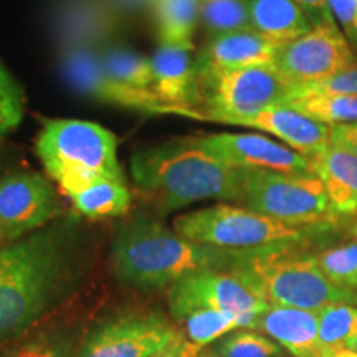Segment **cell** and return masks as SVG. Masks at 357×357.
Returning <instances> with one entry per match:
<instances>
[{"label":"cell","mask_w":357,"mask_h":357,"mask_svg":"<svg viewBox=\"0 0 357 357\" xmlns=\"http://www.w3.org/2000/svg\"><path fill=\"white\" fill-rule=\"evenodd\" d=\"M151 8L160 45L194 50L192 33L200 20V0H154Z\"/></svg>","instance_id":"24"},{"label":"cell","mask_w":357,"mask_h":357,"mask_svg":"<svg viewBox=\"0 0 357 357\" xmlns=\"http://www.w3.org/2000/svg\"><path fill=\"white\" fill-rule=\"evenodd\" d=\"M329 147L344 151L357 158V123L334 124L329 134Z\"/></svg>","instance_id":"34"},{"label":"cell","mask_w":357,"mask_h":357,"mask_svg":"<svg viewBox=\"0 0 357 357\" xmlns=\"http://www.w3.org/2000/svg\"><path fill=\"white\" fill-rule=\"evenodd\" d=\"M197 357H283V347L255 331H234L218 339Z\"/></svg>","instance_id":"29"},{"label":"cell","mask_w":357,"mask_h":357,"mask_svg":"<svg viewBox=\"0 0 357 357\" xmlns=\"http://www.w3.org/2000/svg\"><path fill=\"white\" fill-rule=\"evenodd\" d=\"M349 234H351L352 236H354V238L357 240V218H356L354 222L351 223V227H349Z\"/></svg>","instance_id":"41"},{"label":"cell","mask_w":357,"mask_h":357,"mask_svg":"<svg viewBox=\"0 0 357 357\" xmlns=\"http://www.w3.org/2000/svg\"><path fill=\"white\" fill-rule=\"evenodd\" d=\"M174 230L187 240L230 252L289 247L306 236L305 229L284 225L275 218L234 205H213L174 220Z\"/></svg>","instance_id":"6"},{"label":"cell","mask_w":357,"mask_h":357,"mask_svg":"<svg viewBox=\"0 0 357 357\" xmlns=\"http://www.w3.org/2000/svg\"><path fill=\"white\" fill-rule=\"evenodd\" d=\"M319 342L329 356L342 349L357 351V306L336 303L318 311Z\"/></svg>","instance_id":"27"},{"label":"cell","mask_w":357,"mask_h":357,"mask_svg":"<svg viewBox=\"0 0 357 357\" xmlns=\"http://www.w3.org/2000/svg\"><path fill=\"white\" fill-rule=\"evenodd\" d=\"M200 22L212 37L248 30V0H200Z\"/></svg>","instance_id":"30"},{"label":"cell","mask_w":357,"mask_h":357,"mask_svg":"<svg viewBox=\"0 0 357 357\" xmlns=\"http://www.w3.org/2000/svg\"><path fill=\"white\" fill-rule=\"evenodd\" d=\"M167 306L176 323L194 311H231L260 316L270 307L265 298L235 268L202 270L184 276L167 288Z\"/></svg>","instance_id":"10"},{"label":"cell","mask_w":357,"mask_h":357,"mask_svg":"<svg viewBox=\"0 0 357 357\" xmlns=\"http://www.w3.org/2000/svg\"><path fill=\"white\" fill-rule=\"evenodd\" d=\"M70 200L77 212L88 218L121 217L131 207V192L124 181H100Z\"/></svg>","instance_id":"25"},{"label":"cell","mask_w":357,"mask_h":357,"mask_svg":"<svg viewBox=\"0 0 357 357\" xmlns=\"http://www.w3.org/2000/svg\"><path fill=\"white\" fill-rule=\"evenodd\" d=\"M248 12L252 30L281 47L312 29L311 19L296 0H248Z\"/></svg>","instance_id":"21"},{"label":"cell","mask_w":357,"mask_h":357,"mask_svg":"<svg viewBox=\"0 0 357 357\" xmlns=\"http://www.w3.org/2000/svg\"><path fill=\"white\" fill-rule=\"evenodd\" d=\"M77 236L63 222L0 245V344L32 331L77 287Z\"/></svg>","instance_id":"1"},{"label":"cell","mask_w":357,"mask_h":357,"mask_svg":"<svg viewBox=\"0 0 357 357\" xmlns=\"http://www.w3.org/2000/svg\"><path fill=\"white\" fill-rule=\"evenodd\" d=\"M258 316L231 311H194L178 321L181 333L195 351L200 352L236 329H255Z\"/></svg>","instance_id":"23"},{"label":"cell","mask_w":357,"mask_h":357,"mask_svg":"<svg viewBox=\"0 0 357 357\" xmlns=\"http://www.w3.org/2000/svg\"><path fill=\"white\" fill-rule=\"evenodd\" d=\"M195 146L242 171L312 174V159L255 132H217L194 137Z\"/></svg>","instance_id":"13"},{"label":"cell","mask_w":357,"mask_h":357,"mask_svg":"<svg viewBox=\"0 0 357 357\" xmlns=\"http://www.w3.org/2000/svg\"><path fill=\"white\" fill-rule=\"evenodd\" d=\"M234 126L255 128L258 131L271 134L289 149L311 159L328 149L331 134V126L328 124L281 105L263 109L252 118L235 123Z\"/></svg>","instance_id":"18"},{"label":"cell","mask_w":357,"mask_h":357,"mask_svg":"<svg viewBox=\"0 0 357 357\" xmlns=\"http://www.w3.org/2000/svg\"><path fill=\"white\" fill-rule=\"evenodd\" d=\"M312 174L324 184L336 217L357 218V158L328 147L312 158Z\"/></svg>","instance_id":"20"},{"label":"cell","mask_w":357,"mask_h":357,"mask_svg":"<svg viewBox=\"0 0 357 357\" xmlns=\"http://www.w3.org/2000/svg\"><path fill=\"white\" fill-rule=\"evenodd\" d=\"M281 106L300 111L316 121L334 126V124L357 123V95L356 96H324L306 95V93H289L281 101Z\"/></svg>","instance_id":"26"},{"label":"cell","mask_w":357,"mask_h":357,"mask_svg":"<svg viewBox=\"0 0 357 357\" xmlns=\"http://www.w3.org/2000/svg\"><path fill=\"white\" fill-rule=\"evenodd\" d=\"M197 354L199 352L185 341L184 336H182L178 341H176L174 344L166 347V349L160 351L159 354H155L153 357H197Z\"/></svg>","instance_id":"37"},{"label":"cell","mask_w":357,"mask_h":357,"mask_svg":"<svg viewBox=\"0 0 357 357\" xmlns=\"http://www.w3.org/2000/svg\"><path fill=\"white\" fill-rule=\"evenodd\" d=\"M260 331L293 357H331L319 342V316L316 311L270 306L258 316Z\"/></svg>","instance_id":"19"},{"label":"cell","mask_w":357,"mask_h":357,"mask_svg":"<svg viewBox=\"0 0 357 357\" xmlns=\"http://www.w3.org/2000/svg\"><path fill=\"white\" fill-rule=\"evenodd\" d=\"M60 213L55 189L42 174L0 178V243H12L48 227Z\"/></svg>","instance_id":"12"},{"label":"cell","mask_w":357,"mask_h":357,"mask_svg":"<svg viewBox=\"0 0 357 357\" xmlns=\"http://www.w3.org/2000/svg\"><path fill=\"white\" fill-rule=\"evenodd\" d=\"M331 357H357V351H351V349H342L331 354Z\"/></svg>","instance_id":"40"},{"label":"cell","mask_w":357,"mask_h":357,"mask_svg":"<svg viewBox=\"0 0 357 357\" xmlns=\"http://www.w3.org/2000/svg\"><path fill=\"white\" fill-rule=\"evenodd\" d=\"M333 19L344 29V35L351 33L357 19V0H328Z\"/></svg>","instance_id":"35"},{"label":"cell","mask_w":357,"mask_h":357,"mask_svg":"<svg viewBox=\"0 0 357 357\" xmlns=\"http://www.w3.org/2000/svg\"><path fill=\"white\" fill-rule=\"evenodd\" d=\"M101 65L111 77L128 86L153 89L154 73L149 58L121 47H108L98 50Z\"/></svg>","instance_id":"28"},{"label":"cell","mask_w":357,"mask_h":357,"mask_svg":"<svg viewBox=\"0 0 357 357\" xmlns=\"http://www.w3.org/2000/svg\"><path fill=\"white\" fill-rule=\"evenodd\" d=\"M240 202L250 211L296 229L324 225L337 218L316 174L245 171Z\"/></svg>","instance_id":"8"},{"label":"cell","mask_w":357,"mask_h":357,"mask_svg":"<svg viewBox=\"0 0 357 357\" xmlns=\"http://www.w3.org/2000/svg\"><path fill=\"white\" fill-rule=\"evenodd\" d=\"M276 247L245 252L234 266L270 306L321 311L336 303L357 306V291L333 284L314 257Z\"/></svg>","instance_id":"5"},{"label":"cell","mask_w":357,"mask_h":357,"mask_svg":"<svg viewBox=\"0 0 357 357\" xmlns=\"http://www.w3.org/2000/svg\"><path fill=\"white\" fill-rule=\"evenodd\" d=\"M123 24L106 0H55L52 7V30L61 50L98 48L114 38Z\"/></svg>","instance_id":"15"},{"label":"cell","mask_w":357,"mask_h":357,"mask_svg":"<svg viewBox=\"0 0 357 357\" xmlns=\"http://www.w3.org/2000/svg\"><path fill=\"white\" fill-rule=\"evenodd\" d=\"M61 71L71 88L91 100L154 114L164 108L153 89L128 86L111 77L93 48L61 50Z\"/></svg>","instance_id":"14"},{"label":"cell","mask_w":357,"mask_h":357,"mask_svg":"<svg viewBox=\"0 0 357 357\" xmlns=\"http://www.w3.org/2000/svg\"><path fill=\"white\" fill-rule=\"evenodd\" d=\"M298 6L307 13L312 25L319 24V22L334 20L331 15V10L328 7V0H296ZM336 22V20H334Z\"/></svg>","instance_id":"36"},{"label":"cell","mask_w":357,"mask_h":357,"mask_svg":"<svg viewBox=\"0 0 357 357\" xmlns=\"http://www.w3.org/2000/svg\"><path fill=\"white\" fill-rule=\"evenodd\" d=\"M137 187L158 197L164 212L207 199L242 200L245 171L223 164L192 139L151 146L131 158Z\"/></svg>","instance_id":"3"},{"label":"cell","mask_w":357,"mask_h":357,"mask_svg":"<svg viewBox=\"0 0 357 357\" xmlns=\"http://www.w3.org/2000/svg\"><path fill=\"white\" fill-rule=\"evenodd\" d=\"M245 252H230L184 238L162 222L136 215L123 223L111 248L113 275L139 289L171 288L187 275L234 266Z\"/></svg>","instance_id":"2"},{"label":"cell","mask_w":357,"mask_h":357,"mask_svg":"<svg viewBox=\"0 0 357 357\" xmlns=\"http://www.w3.org/2000/svg\"><path fill=\"white\" fill-rule=\"evenodd\" d=\"M291 86L276 66L223 71L199 82L204 109H176L171 114L234 126L263 109L281 105Z\"/></svg>","instance_id":"7"},{"label":"cell","mask_w":357,"mask_h":357,"mask_svg":"<svg viewBox=\"0 0 357 357\" xmlns=\"http://www.w3.org/2000/svg\"><path fill=\"white\" fill-rule=\"evenodd\" d=\"M281 48L252 29L217 35L195 56L197 83L223 71L275 66Z\"/></svg>","instance_id":"16"},{"label":"cell","mask_w":357,"mask_h":357,"mask_svg":"<svg viewBox=\"0 0 357 357\" xmlns=\"http://www.w3.org/2000/svg\"><path fill=\"white\" fill-rule=\"evenodd\" d=\"M82 337L68 326H45L0 344V357H77Z\"/></svg>","instance_id":"22"},{"label":"cell","mask_w":357,"mask_h":357,"mask_svg":"<svg viewBox=\"0 0 357 357\" xmlns=\"http://www.w3.org/2000/svg\"><path fill=\"white\" fill-rule=\"evenodd\" d=\"M347 40H349V43L352 45V47H356V48H357V19H356V24H354V26H352L351 33L347 35Z\"/></svg>","instance_id":"39"},{"label":"cell","mask_w":357,"mask_h":357,"mask_svg":"<svg viewBox=\"0 0 357 357\" xmlns=\"http://www.w3.org/2000/svg\"><path fill=\"white\" fill-rule=\"evenodd\" d=\"M149 60L154 73L153 91L164 105L160 114H171L176 109H195V105H200L192 50L159 45Z\"/></svg>","instance_id":"17"},{"label":"cell","mask_w":357,"mask_h":357,"mask_svg":"<svg viewBox=\"0 0 357 357\" xmlns=\"http://www.w3.org/2000/svg\"><path fill=\"white\" fill-rule=\"evenodd\" d=\"M356 63L352 45L334 20L312 25L303 37L284 45L276 70L291 84L331 78Z\"/></svg>","instance_id":"11"},{"label":"cell","mask_w":357,"mask_h":357,"mask_svg":"<svg viewBox=\"0 0 357 357\" xmlns=\"http://www.w3.org/2000/svg\"><path fill=\"white\" fill-rule=\"evenodd\" d=\"M111 7L114 8L119 15H126V13H132L142 8L153 7L154 0H106Z\"/></svg>","instance_id":"38"},{"label":"cell","mask_w":357,"mask_h":357,"mask_svg":"<svg viewBox=\"0 0 357 357\" xmlns=\"http://www.w3.org/2000/svg\"><path fill=\"white\" fill-rule=\"evenodd\" d=\"M24 89L0 61V137L13 131L24 119Z\"/></svg>","instance_id":"32"},{"label":"cell","mask_w":357,"mask_h":357,"mask_svg":"<svg viewBox=\"0 0 357 357\" xmlns=\"http://www.w3.org/2000/svg\"><path fill=\"white\" fill-rule=\"evenodd\" d=\"M35 149L45 171L66 197L100 181H124L116 136L96 123L79 119L47 121Z\"/></svg>","instance_id":"4"},{"label":"cell","mask_w":357,"mask_h":357,"mask_svg":"<svg viewBox=\"0 0 357 357\" xmlns=\"http://www.w3.org/2000/svg\"><path fill=\"white\" fill-rule=\"evenodd\" d=\"M314 261L323 275L339 288L357 291V240L339 243L316 253Z\"/></svg>","instance_id":"31"},{"label":"cell","mask_w":357,"mask_h":357,"mask_svg":"<svg viewBox=\"0 0 357 357\" xmlns=\"http://www.w3.org/2000/svg\"><path fill=\"white\" fill-rule=\"evenodd\" d=\"M182 337L176 321L158 310L102 319L82 339L77 357H153Z\"/></svg>","instance_id":"9"},{"label":"cell","mask_w":357,"mask_h":357,"mask_svg":"<svg viewBox=\"0 0 357 357\" xmlns=\"http://www.w3.org/2000/svg\"><path fill=\"white\" fill-rule=\"evenodd\" d=\"M294 91L306 95H324V96H356L357 95V63L331 78L319 79L312 83L293 84Z\"/></svg>","instance_id":"33"}]
</instances>
